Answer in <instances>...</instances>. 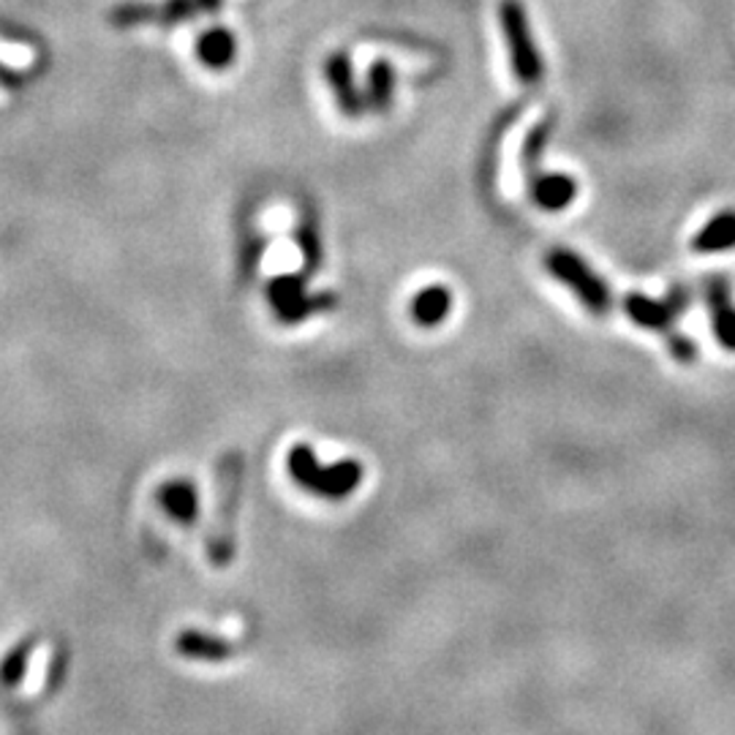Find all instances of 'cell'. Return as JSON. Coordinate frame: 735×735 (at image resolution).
I'll use <instances>...</instances> for the list:
<instances>
[{"mask_svg": "<svg viewBox=\"0 0 735 735\" xmlns=\"http://www.w3.org/2000/svg\"><path fill=\"white\" fill-rule=\"evenodd\" d=\"M453 311V294L447 287H425L412 300V319L423 328H436Z\"/></svg>", "mask_w": 735, "mask_h": 735, "instance_id": "cell-13", "label": "cell"}, {"mask_svg": "<svg viewBox=\"0 0 735 735\" xmlns=\"http://www.w3.org/2000/svg\"><path fill=\"white\" fill-rule=\"evenodd\" d=\"M218 0H162V3H126L115 9L112 20L117 25H136V22H177L186 17L205 14L216 9Z\"/></svg>", "mask_w": 735, "mask_h": 735, "instance_id": "cell-7", "label": "cell"}, {"mask_svg": "<svg viewBox=\"0 0 735 735\" xmlns=\"http://www.w3.org/2000/svg\"><path fill=\"white\" fill-rule=\"evenodd\" d=\"M499 20H501L504 41H507L509 63H513L515 80L524 82V85H537L545 74V63L535 44V35H531L526 6L520 3V0H501Z\"/></svg>", "mask_w": 735, "mask_h": 735, "instance_id": "cell-4", "label": "cell"}, {"mask_svg": "<svg viewBox=\"0 0 735 735\" xmlns=\"http://www.w3.org/2000/svg\"><path fill=\"white\" fill-rule=\"evenodd\" d=\"M270 302H272V308H276V313L281 322L294 324V322H302V319H308L311 313L333 308L335 298H333V292L308 298L306 289H302L300 276H281L278 281L270 283Z\"/></svg>", "mask_w": 735, "mask_h": 735, "instance_id": "cell-5", "label": "cell"}, {"mask_svg": "<svg viewBox=\"0 0 735 735\" xmlns=\"http://www.w3.org/2000/svg\"><path fill=\"white\" fill-rule=\"evenodd\" d=\"M390 93H393V71L387 63H373L371 76H368V99H371L373 110L390 106Z\"/></svg>", "mask_w": 735, "mask_h": 735, "instance_id": "cell-17", "label": "cell"}, {"mask_svg": "<svg viewBox=\"0 0 735 735\" xmlns=\"http://www.w3.org/2000/svg\"><path fill=\"white\" fill-rule=\"evenodd\" d=\"M218 520L213 526L210 548H207V559L216 567H227L235 559L237 548V504H240L242 494V458L240 455H229L218 468Z\"/></svg>", "mask_w": 735, "mask_h": 735, "instance_id": "cell-2", "label": "cell"}, {"mask_svg": "<svg viewBox=\"0 0 735 735\" xmlns=\"http://www.w3.org/2000/svg\"><path fill=\"white\" fill-rule=\"evenodd\" d=\"M328 76H330V85H333L341 110L352 117L360 115V112H363V99H360L358 87H354L352 71H349L346 58H343L341 52H335V55L328 58Z\"/></svg>", "mask_w": 735, "mask_h": 735, "instance_id": "cell-14", "label": "cell"}, {"mask_svg": "<svg viewBox=\"0 0 735 735\" xmlns=\"http://www.w3.org/2000/svg\"><path fill=\"white\" fill-rule=\"evenodd\" d=\"M175 651L183 660L194 662H227L235 656V643L205 630H183L175 640Z\"/></svg>", "mask_w": 735, "mask_h": 735, "instance_id": "cell-9", "label": "cell"}, {"mask_svg": "<svg viewBox=\"0 0 735 735\" xmlns=\"http://www.w3.org/2000/svg\"><path fill=\"white\" fill-rule=\"evenodd\" d=\"M686 306H690V294H686V289H673V292H667L665 300H654L649 298V294L640 292L627 294L624 300L627 317H630L638 328L645 330L673 328V322L684 313Z\"/></svg>", "mask_w": 735, "mask_h": 735, "instance_id": "cell-6", "label": "cell"}, {"mask_svg": "<svg viewBox=\"0 0 735 735\" xmlns=\"http://www.w3.org/2000/svg\"><path fill=\"white\" fill-rule=\"evenodd\" d=\"M705 302L711 313V330L716 343L727 352H735V302L725 278H711L705 283Z\"/></svg>", "mask_w": 735, "mask_h": 735, "instance_id": "cell-8", "label": "cell"}, {"mask_svg": "<svg viewBox=\"0 0 735 735\" xmlns=\"http://www.w3.org/2000/svg\"><path fill=\"white\" fill-rule=\"evenodd\" d=\"M574 197H578V183L569 175H539L531 183V199H535L537 207L548 213L567 210Z\"/></svg>", "mask_w": 735, "mask_h": 735, "instance_id": "cell-11", "label": "cell"}, {"mask_svg": "<svg viewBox=\"0 0 735 735\" xmlns=\"http://www.w3.org/2000/svg\"><path fill=\"white\" fill-rule=\"evenodd\" d=\"M667 349L673 352V358L679 360V363H684V365H692L697 360L695 341H692V338H686V335H679V333L667 335Z\"/></svg>", "mask_w": 735, "mask_h": 735, "instance_id": "cell-19", "label": "cell"}, {"mask_svg": "<svg viewBox=\"0 0 735 735\" xmlns=\"http://www.w3.org/2000/svg\"><path fill=\"white\" fill-rule=\"evenodd\" d=\"M545 268L559 283H565L569 292L578 298L583 308H589L594 317H604L613 306V294L610 287L597 276V270L591 268L586 259H580L572 248H553V251L545 257Z\"/></svg>", "mask_w": 735, "mask_h": 735, "instance_id": "cell-3", "label": "cell"}, {"mask_svg": "<svg viewBox=\"0 0 735 735\" xmlns=\"http://www.w3.org/2000/svg\"><path fill=\"white\" fill-rule=\"evenodd\" d=\"M287 468L289 477L294 479V485H300L306 494L328 501L349 499L365 477V468L360 460L343 458L335 460V464H322V460L317 458V453H313L311 444L306 442L294 444V447L289 449Z\"/></svg>", "mask_w": 735, "mask_h": 735, "instance_id": "cell-1", "label": "cell"}, {"mask_svg": "<svg viewBox=\"0 0 735 735\" xmlns=\"http://www.w3.org/2000/svg\"><path fill=\"white\" fill-rule=\"evenodd\" d=\"M33 654V640H22L14 649L6 654L3 665H0V686H17L28 673V662Z\"/></svg>", "mask_w": 735, "mask_h": 735, "instance_id": "cell-16", "label": "cell"}, {"mask_svg": "<svg viewBox=\"0 0 735 735\" xmlns=\"http://www.w3.org/2000/svg\"><path fill=\"white\" fill-rule=\"evenodd\" d=\"M235 39L227 31H213L199 41V58L213 69H224L235 58Z\"/></svg>", "mask_w": 735, "mask_h": 735, "instance_id": "cell-15", "label": "cell"}, {"mask_svg": "<svg viewBox=\"0 0 735 735\" xmlns=\"http://www.w3.org/2000/svg\"><path fill=\"white\" fill-rule=\"evenodd\" d=\"M300 262V253L294 251L292 246H289V242H281V246H272L270 248V253H268V259H265V268H268L270 272H283V270H289V268H294V265Z\"/></svg>", "mask_w": 735, "mask_h": 735, "instance_id": "cell-18", "label": "cell"}, {"mask_svg": "<svg viewBox=\"0 0 735 735\" xmlns=\"http://www.w3.org/2000/svg\"><path fill=\"white\" fill-rule=\"evenodd\" d=\"M156 499L162 504L164 513H167L172 520H177V524L183 526L197 524L199 494L197 485L188 483V479H169V483H164L162 488H158Z\"/></svg>", "mask_w": 735, "mask_h": 735, "instance_id": "cell-10", "label": "cell"}, {"mask_svg": "<svg viewBox=\"0 0 735 735\" xmlns=\"http://www.w3.org/2000/svg\"><path fill=\"white\" fill-rule=\"evenodd\" d=\"M731 248H735V210L714 216L692 237V251L697 253H725Z\"/></svg>", "mask_w": 735, "mask_h": 735, "instance_id": "cell-12", "label": "cell"}]
</instances>
